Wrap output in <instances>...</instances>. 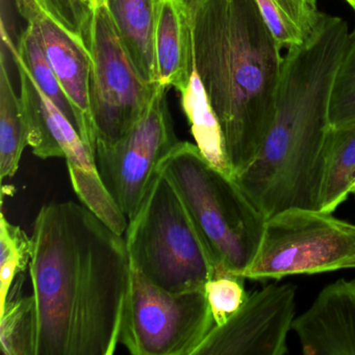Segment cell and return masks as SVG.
Here are the masks:
<instances>
[{
	"label": "cell",
	"instance_id": "cell-19",
	"mask_svg": "<svg viewBox=\"0 0 355 355\" xmlns=\"http://www.w3.org/2000/svg\"><path fill=\"white\" fill-rule=\"evenodd\" d=\"M1 34L3 43L8 45L11 53H15L21 60L43 94L63 113L78 132V120L73 107L51 67L36 26L28 24V28L20 36L18 46L12 42L3 22L1 24Z\"/></svg>",
	"mask_w": 355,
	"mask_h": 355
},
{
	"label": "cell",
	"instance_id": "cell-6",
	"mask_svg": "<svg viewBox=\"0 0 355 355\" xmlns=\"http://www.w3.org/2000/svg\"><path fill=\"white\" fill-rule=\"evenodd\" d=\"M355 268V225L321 209L292 207L266 219L245 279H282Z\"/></svg>",
	"mask_w": 355,
	"mask_h": 355
},
{
	"label": "cell",
	"instance_id": "cell-26",
	"mask_svg": "<svg viewBox=\"0 0 355 355\" xmlns=\"http://www.w3.org/2000/svg\"><path fill=\"white\" fill-rule=\"evenodd\" d=\"M346 1L349 3V5H350V7L352 8L355 12V0H346Z\"/></svg>",
	"mask_w": 355,
	"mask_h": 355
},
{
	"label": "cell",
	"instance_id": "cell-8",
	"mask_svg": "<svg viewBox=\"0 0 355 355\" xmlns=\"http://www.w3.org/2000/svg\"><path fill=\"white\" fill-rule=\"evenodd\" d=\"M89 53L92 60L90 107L96 140L110 144L125 136L138 122L159 83L143 80L105 3L95 8Z\"/></svg>",
	"mask_w": 355,
	"mask_h": 355
},
{
	"label": "cell",
	"instance_id": "cell-24",
	"mask_svg": "<svg viewBox=\"0 0 355 355\" xmlns=\"http://www.w3.org/2000/svg\"><path fill=\"white\" fill-rule=\"evenodd\" d=\"M43 11L61 26L72 38L89 51L94 16L93 0H36Z\"/></svg>",
	"mask_w": 355,
	"mask_h": 355
},
{
	"label": "cell",
	"instance_id": "cell-3",
	"mask_svg": "<svg viewBox=\"0 0 355 355\" xmlns=\"http://www.w3.org/2000/svg\"><path fill=\"white\" fill-rule=\"evenodd\" d=\"M192 67L219 121L232 178L257 155L273 121L282 47L255 0H186Z\"/></svg>",
	"mask_w": 355,
	"mask_h": 355
},
{
	"label": "cell",
	"instance_id": "cell-14",
	"mask_svg": "<svg viewBox=\"0 0 355 355\" xmlns=\"http://www.w3.org/2000/svg\"><path fill=\"white\" fill-rule=\"evenodd\" d=\"M114 26L143 80L157 84L155 22L157 0H105Z\"/></svg>",
	"mask_w": 355,
	"mask_h": 355
},
{
	"label": "cell",
	"instance_id": "cell-16",
	"mask_svg": "<svg viewBox=\"0 0 355 355\" xmlns=\"http://www.w3.org/2000/svg\"><path fill=\"white\" fill-rule=\"evenodd\" d=\"M180 94L182 110L199 150L211 165L232 178L219 121L194 68L188 87Z\"/></svg>",
	"mask_w": 355,
	"mask_h": 355
},
{
	"label": "cell",
	"instance_id": "cell-18",
	"mask_svg": "<svg viewBox=\"0 0 355 355\" xmlns=\"http://www.w3.org/2000/svg\"><path fill=\"white\" fill-rule=\"evenodd\" d=\"M28 132L17 96L6 63L5 51L0 55V178H13L19 168Z\"/></svg>",
	"mask_w": 355,
	"mask_h": 355
},
{
	"label": "cell",
	"instance_id": "cell-7",
	"mask_svg": "<svg viewBox=\"0 0 355 355\" xmlns=\"http://www.w3.org/2000/svg\"><path fill=\"white\" fill-rule=\"evenodd\" d=\"M130 269L120 343L134 355H194L216 325L205 288L169 292Z\"/></svg>",
	"mask_w": 355,
	"mask_h": 355
},
{
	"label": "cell",
	"instance_id": "cell-21",
	"mask_svg": "<svg viewBox=\"0 0 355 355\" xmlns=\"http://www.w3.org/2000/svg\"><path fill=\"white\" fill-rule=\"evenodd\" d=\"M37 307L34 295L9 293L0 311V347L3 355H36Z\"/></svg>",
	"mask_w": 355,
	"mask_h": 355
},
{
	"label": "cell",
	"instance_id": "cell-2",
	"mask_svg": "<svg viewBox=\"0 0 355 355\" xmlns=\"http://www.w3.org/2000/svg\"><path fill=\"white\" fill-rule=\"evenodd\" d=\"M349 35L345 20L322 13L311 38L284 57L273 121L234 178L265 219L292 207L320 209L330 95Z\"/></svg>",
	"mask_w": 355,
	"mask_h": 355
},
{
	"label": "cell",
	"instance_id": "cell-5",
	"mask_svg": "<svg viewBox=\"0 0 355 355\" xmlns=\"http://www.w3.org/2000/svg\"><path fill=\"white\" fill-rule=\"evenodd\" d=\"M124 239L130 267L164 290H203L217 274L215 261L182 197L159 170L128 220Z\"/></svg>",
	"mask_w": 355,
	"mask_h": 355
},
{
	"label": "cell",
	"instance_id": "cell-27",
	"mask_svg": "<svg viewBox=\"0 0 355 355\" xmlns=\"http://www.w3.org/2000/svg\"><path fill=\"white\" fill-rule=\"evenodd\" d=\"M353 193H354V194H355V187H354V189H353Z\"/></svg>",
	"mask_w": 355,
	"mask_h": 355
},
{
	"label": "cell",
	"instance_id": "cell-1",
	"mask_svg": "<svg viewBox=\"0 0 355 355\" xmlns=\"http://www.w3.org/2000/svg\"><path fill=\"white\" fill-rule=\"evenodd\" d=\"M36 355H112L130 286L125 239L83 203H51L33 225Z\"/></svg>",
	"mask_w": 355,
	"mask_h": 355
},
{
	"label": "cell",
	"instance_id": "cell-9",
	"mask_svg": "<svg viewBox=\"0 0 355 355\" xmlns=\"http://www.w3.org/2000/svg\"><path fill=\"white\" fill-rule=\"evenodd\" d=\"M168 87L159 84L148 107L130 132L114 143H96L101 180L130 220L140 207L162 159L180 141L168 107Z\"/></svg>",
	"mask_w": 355,
	"mask_h": 355
},
{
	"label": "cell",
	"instance_id": "cell-13",
	"mask_svg": "<svg viewBox=\"0 0 355 355\" xmlns=\"http://www.w3.org/2000/svg\"><path fill=\"white\" fill-rule=\"evenodd\" d=\"M155 59L159 84L182 92L192 74V44L186 0H157Z\"/></svg>",
	"mask_w": 355,
	"mask_h": 355
},
{
	"label": "cell",
	"instance_id": "cell-20",
	"mask_svg": "<svg viewBox=\"0 0 355 355\" xmlns=\"http://www.w3.org/2000/svg\"><path fill=\"white\" fill-rule=\"evenodd\" d=\"M11 55L19 72L20 101L28 132V146L32 148L33 153L40 159L63 157L49 132L47 97L37 86L21 60L15 53Z\"/></svg>",
	"mask_w": 355,
	"mask_h": 355
},
{
	"label": "cell",
	"instance_id": "cell-22",
	"mask_svg": "<svg viewBox=\"0 0 355 355\" xmlns=\"http://www.w3.org/2000/svg\"><path fill=\"white\" fill-rule=\"evenodd\" d=\"M33 241L21 227L8 221L1 213L0 221V311L5 307L16 275L26 270L32 259Z\"/></svg>",
	"mask_w": 355,
	"mask_h": 355
},
{
	"label": "cell",
	"instance_id": "cell-11",
	"mask_svg": "<svg viewBox=\"0 0 355 355\" xmlns=\"http://www.w3.org/2000/svg\"><path fill=\"white\" fill-rule=\"evenodd\" d=\"M15 3L20 15L38 30L51 67L73 107L80 138L95 157L97 140L90 107V53L49 17L36 0Z\"/></svg>",
	"mask_w": 355,
	"mask_h": 355
},
{
	"label": "cell",
	"instance_id": "cell-10",
	"mask_svg": "<svg viewBox=\"0 0 355 355\" xmlns=\"http://www.w3.org/2000/svg\"><path fill=\"white\" fill-rule=\"evenodd\" d=\"M296 311V286L269 284L247 297L222 325H215L194 355H284Z\"/></svg>",
	"mask_w": 355,
	"mask_h": 355
},
{
	"label": "cell",
	"instance_id": "cell-12",
	"mask_svg": "<svg viewBox=\"0 0 355 355\" xmlns=\"http://www.w3.org/2000/svg\"><path fill=\"white\" fill-rule=\"evenodd\" d=\"M293 330L304 354L355 355V279L325 286Z\"/></svg>",
	"mask_w": 355,
	"mask_h": 355
},
{
	"label": "cell",
	"instance_id": "cell-23",
	"mask_svg": "<svg viewBox=\"0 0 355 355\" xmlns=\"http://www.w3.org/2000/svg\"><path fill=\"white\" fill-rule=\"evenodd\" d=\"M355 120V31L349 35L342 61L334 76L329 101L332 128Z\"/></svg>",
	"mask_w": 355,
	"mask_h": 355
},
{
	"label": "cell",
	"instance_id": "cell-15",
	"mask_svg": "<svg viewBox=\"0 0 355 355\" xmlns=\"http://www.w3.org/2000/svg\"><path fill=\"white\" fill-rule=\"evenodd\" d=\"M355 187V120L332 128L326 138L320 209L334 213Z\"/></svg>",
	"mask_w": 355,
	"mask_h": 355
},
{
	"label": "cell",
	"instance_id": "cell-25",
	"mask_svg": "<svg viewBox=\"0 0 355 355\" xmlns=\"http://www.w3.org/2000/svg\"><path fill=\"white\" fill-rule=\"evenodd\" d=\"M244 277L230 273L214 276L205 286L216 325L225 323L246 300Z\"/></svg>",
	"mask_w": 355,
	"mask_h": 355
},
{
	"label": "cell",
	"instance_id": "cell-4",
	"mask_svg": "<svg viewBox=\"0 0 355 355\" xmlns=\"http://www.w3.org/2000/svg\"><path fill=\"white\" fill-rule=\"evenodd\" d=\"M157 170L182 197L217 274L243 277L259 249L266 219L236 180L211 165L196 144L182 141Z\"/></svg>",
	"mask_w": 355,
	"mask_h": 355
},
{
	"label": "cell",
	"instance_id": "cell-17",
	"mask_svg": "<svg viewBox=\"0 0 355 355\" xmlns=\"http://www.w3.org/2000/svg\"><path fill=\"white\" fill-rule=\"evenodd\" d=\"M255 3L282 49L306 42L321 20L317 0H255Z\"/></svg>",
	"mask_w": 355,
	"mask_h": 355
}]
</instances>
